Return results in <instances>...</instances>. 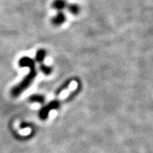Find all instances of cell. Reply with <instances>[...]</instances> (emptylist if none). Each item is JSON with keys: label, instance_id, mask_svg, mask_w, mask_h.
Wrapping results in <instances>:
<instances>
[{"label": "cell", "instance_id": "1", "mask_svg": "<svg viewBox=\"0 0 153 153\" xmlns=\"http://www.w3.org/2000/svg\"><path fill=\"white\" fill-rule=\"evenodd\" d=\"M29 69V72L27 75L25 76L22 81L18 85L14 86L11 89V95L14 97H17L21 94L22 92L26 90L28 87H30L32 82L35 79L36 75H37V70H36V66L31 67Z\"/></svg>", "mask_w": 153, "mask_h": 153}, {"label": "cell", "instance_id": "2", "mask_svg": "<svg viewBox=\"0 0 153 153\" xmlns=\"http://www.w3.org/2000/svg\"><path fill=\"white\" fill-rule=\"evenodd\" d=\"M59 106H60L59 101H52V102H51L50 104H48L46 106H45L43 108H42L41 111H40V117H41L42 119H45V118L48 117V115L49 112L51 111V110L55 109V108H57Z\"/></svg>", "mask_w": 153, "mask_h": 153}, {"label": "cell", "instance_id": "3", "mask_svg": "<svg viewBox=\"0 0 153 153\" xmlns=\"http://www.w3.org/2000/svg\"><path fill=\"white\" fill-rule=\"evenodd\" d=\"M66 15L63 11H57V13L51 19V22L53 26H60L66 22Z\"/></svg>", "mask_w": 153, "mask_h": 153}, {"label": "cell", "instance_id": "4", "mask_svg": "<svg viewBox=\"0 0 153 153\" xmlns=\"http://www.w3.org/2000/svg\"><path fill=\"white\" fill-rule=\"evenodd\" d=\"M19 65L21 68H30L31 67L36 66V62L31 57L24 56L22 57L19 61Z\"/></svg>", "mask_w": 153, "mask_h": 153}, {"label": "cell", "instance_id": "5", "mask_svg": "<svg viewBox=\"0 0 153 153\" xmlns=\"http://www.w3.org/2000/svg\"><path fill=\"white\" fill-rule=\"evenodd\" d=\"M68 1L67 0H54L52 3V7L57 11H62L67 8Z\"/></svg>", "mask_w": 153, "mask_h": 153}, {"label": "cell", "instance_id": "6", "mask_svg": "<svg viewBox=\"0 0 153 153\" xmlns=\"http://www.w3.org/2000/svg\"><path fill=\"white\" fill-rule=\"evenodd\" d=\"M46 51L43 48H41V49H38L37 51V52L36 53V56H35V62H38L39 64L41 63H43L44 60L45 59L46 57Z\"/></svg>", "mask_w": 153, "mask_h": 153}, {"label": "cell", "instance_id": "7", "mask_svg": "<svg viewBox=\"0 0 153 153\" xmlns=\"http://www.w3.org/2000/svg\"><path fill=\"white\" fill-rule=\"evenodd\" d=\"M67 9L69 11V13L72 15H77L79 14L80 10V7L77 4L75 3H71V4H68L67 6Z\"/></svg>", "mask_w": 153, "mask_h": 153}, {"label": "cell", "instance_id": "8", "mask_svg": "<svg viewBox=\"0 0 153 153\" xmlns=\"http://www.w3.org/2000/svg\"><path fill=\"white\" fill-rule=\"evenodd\" d=\"M39 69H40V70H41V72H43L45 75H49V74H51L53 72L52 67L46 65L44 64L43 62L40 64Z\"/></svg>", "mask_w": 153, "mask_h": 153}, {"label": "cell", "instance_id": "9", "mask_svg": "<svg viewBox=\"0 0 153 153\" xmlns=\"http://www.w3.org/2000/svg\"><path fill=\"white\" fill-rule=\"evenodd\" d=\"M72 80H73V79H67L65 82H64V83L62 84V85L60 86V87L57 89V90L56 91V94H60L62 91L64 90V89H65L68 88L69 86H70V83H71Z\"/></svg>", "mask_w": 153, "mask_h": 153}, {"label": "cell", "instance_id": "10", "mask_svg": "<svg viewBox=\"0 0 153 153\" xmlns=\"http://www.w3.org/2000/svg\"><path fill=\"white\" fill-rule=\"evenodd\" d=\"M44 97L41 95H38V94H36V95H32L30 96V97L29 98L30 101L31 102H37V103H41V104H43L44 102Z\"/></svg>", "mask_w": 153, "mask_h": 153}]
</instances>
